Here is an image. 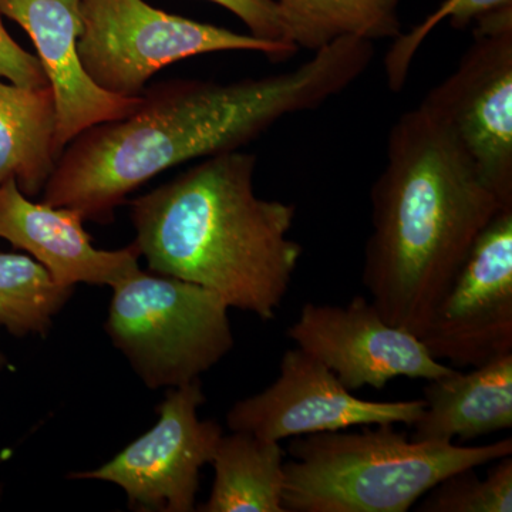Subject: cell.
<instances>
[{"mask_svg": "<svg viewBox=\"0 0 512 512\" xmlns=\"http://www.w3.org/2000/svg\"><path fill=\"white\" fill-rule=\"evenodd\" d=\"M375 43L343 37L285 73L218 83L170 80L141 94L124 119L87 128L67 144L42 202L110 224L128 195L177 165L241 150L293 114L346 92L375 59Z\"/></svg>", "mask_w": 512, "mask_h": 512, "instance_id": "cell-1", "label": "cell"}, {"mask_svg": "<svg viewBox=\"0 0 512 512\" xmlns=\"http://www.w3.org/2000/svg\"><path fill=\"white\" fill-rule=\"evenodd\" d=\"M370 202L363 285L387 322L420 338L478 235L507 207L421 104L390 128Z\"/></svg>", "mask_w": 512, "mask_h": 512, "instance_id": "cell-2", "label": "cell"}, {"mask_svg": "<svg viewBox=\"0 0 512 512\" xmlns=\"http://www.w3.org/2000/svg\"><path fill=\"white\" fill-rule=\"evenodd\" d=\"M256 157L241 150L202 158L170 183L130 202L148 269L218 293L229 308L275 318L302 258L288 237L295 205L256 195Z\"/></svg>", "mask_w": 512, "mask_h": 512, "instance_id": "cell-3", "label": "cell"}, {"mask_svg": "<svg viewBox=\"0 0 512 512\" xmlns=\"http://www.w3.org/2000/svg\"><path fill=\"white\" fill-rule=\"evenodd\" d=\"M396 424L292 437L286 512H407L444 478L512 456V439L463 447L409 439Z\"/></svg>", "mask_w": 512, "mask_h": 512, "instance_id": "cell-4", "label": "cell"}, {"mask_svg": "<svg viewBox=\"0 0 512 512\" xmlns=\"http://www.w3.org/2000/svg\"><path fill=\"white\" fill-rule=\"evenodd\" d=\"M110 288L104 329L148 389L194 382L234 349L229 306L210 289L140 266Z\"/></svg>", "mask_w": 512, "mask_h": 512, "instance_id": "cell-5", "label": "cell"}, {"mask_svg": "<svg viewBox=\"0 0 512 512\" xmlns=\"http://www.w3.org/2000/svg\"><path fill=\"white\" fill-rule=\"evenodd\" d=\"M83 29L77 50L100 89L138 97L148 80L168 64L217 52H255L274 63L299 52L232 30L171 15L146 0H82Z\"/></svg>", "mask_w": 512, "mask_h": 512, "instance_id": "cell-6", "label": "cell"}, {"mask_svg": "<svg viewBox=\"0 0 512 512\" xmlns=\"http://www.w3.org/2000/svg\"><path fill=\"white\" fill-rule=\"evenodd\" d=\"M453 134L484 184L512 208V8L474 23L456 69L421 101Z\"/></svg>", "mask_w": 512, "mask_h": 512, "instance_id": "cell-7", "label": "cell"}, {"mask_svg": "<svg viewBox=\"0 0 512 512\" xmlns=\"http://www.w3.org/2000/svg\"><path fill=\"white\" fill-rule=\"evenodd\" d=\"M205 403L201 379L171 387L157 407L156 426L97 470L69 474L70 480H99L123 488L137 511L191 512L200 490L201 468L211 464L224 431L200 420Z\"/></svg>", "mask_w": 512, "mask_h": 512, "instance_id": "cell-8", "label": "cell"}, {"mask_svg": "<svg viewBox=\"0 0 512 512\" xmlns=\"http://www.w3.org/2000/svg\"><path fill=\"white\" fill-rule=\"evenodd\" d=\"M420 339L434 359L456 367L512 353V208L478 235Z\"/></svg>", "mask_w": 512, "mask_h": 512, "instance_id": "cell-9", "label": "cell"}, {"mask_svg": "<svg viewBox=\"0 0 512 512\" xmlns=\"http://www.w3.org/2000/svg\"><path fill=\"white\" fill-rule=\"evenodd\" d=\"M423 410V399H359L316 357L295 348L282 356L279 376L271 386L232 406L227 424L232 431L281 441L377 424L412 427Z\"/></svg>", "mask_w": 512, "mask_h": 512, "instance_id": "cell-10", "label": "cell"}, {"mask_svg": "<svg viewBox=\"0 0 512 512\" xmlns=\"http://www.w3.org/2000/svg\"><path fill=\"white\" fill-rule=\"evenodd\" d=\"M288 338L332 370L350 392L380 390L397 377L429 382L454 370L434 359L416 335L387 322L365 296L343 306L305 303Z\"/></svg>", "mask_w": 512, "mask_h": 512, "instance_id": "cell-11", "label": "cell"}, {"mask_svg": "<svg viewBox=\"0 0 512 512\" xmlns=\"http://www.w3.org/2000/svg\"><path fill=\"white\" fill-rule=\"evenodd\" d=\"M82 0H0V12L25 29L56 100L55 153L87 128L130 116L141 96L123 97L100 89L80 60Z\"/></svg>", "mask_w": 512, "mask_h": 512, "instance_id": "cell-12", "label": "cell"}, {"mask_svg": "<svg viewBox=\"0 0 512 512\" xmlns=\"http://www.w3.org/2000/svg\"><path fill=\"white\" fill-rule=\"evenodd\" d=\"M83 222L77 211L33 202L15 178L0 184V238L28 252L57 285L111 286L138 268L141 254L134 242L117 251L94 248Z\"/></svg>", "mask_w": 512, "mask_h": 512, "instance_id": "cell-13", "label": "cell"}, {"mask_svg": "<svg viewBox=\"0 0 512 512\" xmlns=\"http://www.w3.org/2000/svg\"><path fill=\"white\" fill-rule=\"evenodd\" d=\"M471 369L427 382L413 440L464 443L511 429L512 353Z\"/></svg>", "mask_w": 512, "mask_h": 512, "instance_id": "cell-14", "label": "cell"}, {"mask_svg": "<svg viewBox=\"0 0 512 512\" xmlns=\"http://www.w3.org/2000/svg\"><path fill=\"white\" fill-rule=\"evenodd\" d=\"M56 100L52 87L0 82V184L15 178L26 197L45 190L55 171Z\"/></svg>", "mask_w": 512, "mask_h": 512, "instance_id": "cell-15", "label": "cell"}, {"mask_svg": "<svg viewBox=\"0 0 512 512\" xmlns=\"http://www.w3.org/2000/svg\"><path fill=\"white\" fill-rule=\"evenodd\" d=\"M285 451L247 431L222 436L211 464L214 485L201 512H286Z\"/></svg>", "mask_w": 512, "mask_h": 512, "instance_id": "cell-16", "label": "cell"}, {"mask_svg": "<svg viewBox=\"0 0 512 512\" xmlns=\"http://www.w3.org/2000/svg\"><path fill=\"white\" fill-rule=\"evenodd\" d=\"M289 40L298 50L318 52L343 39H396L403 32L400 0H275Z\"/></svg>", "mask_w": 512, "mask_h": 512, "instance_id": "cell-17", "label": "cell"}, {"mask_svg": "<svg viewBox=\"0 0 512 512\" xmlns=\"http://www.w3.org/2000/svg\"><path fill=\"white\" fill-rule=\"evenodd\" d=\"M73 292L29 255L0 252V328L10 335L46 336Z\"/></svg>", "mask_w": 512, "mask_h": 512, "instance_id": "cell-18", "label": "cell"}, {"mask_svg": "<svg viewBox=\"0 0 512 512\" xmlns=\"http://www.w3.org/2000/svg\"><path fill=\"white\" fill-rule=\"evenodd\" d=\"M476 468L457 471L424 495L420 512H511L512 456L494 461L485 478Z\"/></svg>", "mask_w": 512, "mask_h": 512, "instance_id": "cell-19", "label": "cell"}, {"mask_svg": "<svg viewBox=\"0 0 512 512\" xmlns=\"http://www.w3.org/2000/svg\"><path fill=\"white\" fill-rule=\"evenodd\" d=\"M505 8H512V0H446L424 22L414 26L409 32L400 33V36L393 40L392 46L384 56V73L389 89L396 94L402 92L409 79L414 57L427 36L441 22L448 20L451 28L464 30L488 13Z\"/></svg>", "mask_w": 512, "mask_h": 512, "instance_id": "cell-20", "label": "cell"}, {"mask_svg": "<svg viewBox=\"0 0 512 512\" xmlns=\"http://www.w3.org/2000/svg\"><path fill=\"white\" fill-rule=\"evenodd\" d=\"M208 2L220 5L234 13L245 23L252 36L268 40V42L284 43V45L296 47L289 40L281 13H279L278 3L275 0H208Z\"/></svg>", "mask_w": 512, "mask_h": 512, "instance_id": "cell-21", "label": "cell"}, {"mask_svg": "<svg viewBox=\"0 0 512 512\" xmlns=\"http://www.w3.org/2000/svg\"><path fill=\"white\" fill-rule=\"evenodd\" d=\"M0 12V79L22 87L49 86V80L39 57L26 52L9 35Z\"/></svg>", "mask_w": 512, "mask_h": 512, "instance_id": "cell-22", "label": "cell"}, {"mask_svg": "<svg viewBox=\"0 0 512 512\" xmlns=\"http://www.w3.org/2000/svg\"><path fill=\"white\" fill-rule=\"evenodd\" d=\"M6 363H8V359H6V356L3 355L2 350H0V369L6 366ZM0 497H2V488H0Z\"/></svg>", "mask_w": 512, "mask_h": 512, "instance_id": "cell-23", "label": "cell"}]
</instances>
